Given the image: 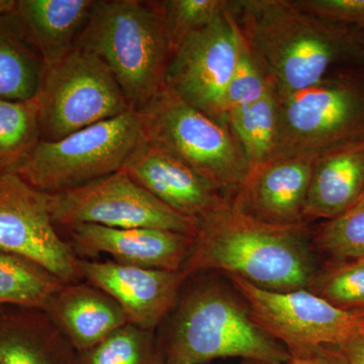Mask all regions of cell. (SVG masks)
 <instances>
[{
	"instance_id": "6da1fadb",
	"label": "cell",
	"mask_w": 364,
	"mask_h": 364,
	"mask_svg": "<svg viewBox=\"0 0 364 364\" xmlns=\"http://www.w3.org/2000/svg\"><path fill=\"white\" fill-rule=\"evenodd\" d=\"M308 223L279 226L258 221L231 200L198 221L186 279L220 270L273 291L309 289L318 277Z\"/></svg>"
},
{
	"instance_id": "7a4b0ae2",
	"label": "cell",
	"mask_w": 364,
	"mask_h": 364,
	"mask_svg": "<svg viewBox=\"0 0 364 364\" xmlns=\"http://www.w3.org/2000/svg\"><path fill=\"white\" fill-rule=\"evenodd\" d=\"M231 9L277 97L320 82L361 54V32L304 13L291 0H238Z\"/></svg>"
},
{
	"instance_id": "3957f363",
	"label": "cell",
	"mask_w": 364,
	"mask_h": 364,
	"mask_svg": "<svg viewBox=\"0 0 364 364\" xmlns=\"http://www.w3.org/2000/svg\"><path fill=\"white\" fill-rule=\"evenodd\" d=\"M75 47L109 67L131 111L142 112L166 87L173 52L158 1L95 0Z\"/></svg>"
},
{
	"instance_id": "277c9868",
	"label": "cell",
	"mask_w": 364,
	"mask_h": 364,
	"mask_svg": "<svg viewBox=\"0 0 364 364\" xmlns=\"http://www.w3.org/2000/svg\"><path fill=\"white\" fill-rule=\"evenodd\" d=\"M171 313L166 334L157 338L164 364L228 358L273 363L291 358L284 345L256 324L247 306L219 284L203 282L181 291Z\"/></svg>"
},
{
	"instance_id": "5b68a950",
	"label": "cell",
	"mask_w": 364,
	"mask_h": 364,
	"mask_svg": "<svg viewBox=\"0 0 364 364\" xmlns=\"http://www.w3.org/2000/svg\"><path fill=\"white\" fill-rule=\"evenodd\" d=\"M364 136V71L340 66L320 82L279 97L274 158L320 156Z\"/></svg>"
},
{
	"instance_id": "8992f818",
	"label": "cell",
	"mask_w": 364,
	"mask_h": 364,
	"mask_svg": "<svg viewBox=\"0 0 364 364\" xmlns=\"http://www.w3.org/2000/svg\"><path fill=\"white\" fill-rule=\"evenodd\" d=\"M139 114L146 142L181 159L232 200L250 166L227 126L167 87Z\"/></svg>"
},
{
	"instance_id": "52a82bcc",
	"label": "cell",
	"mask_w": 364,
	"mask_h": 364,
	"mask_svg": "<svg viewBox=\"0 0 364 364\" xmlns=\"http://www.w3.org/2000/svg\"><path fill=\"white\" fill-rule=\"evenodd\" d=\"M144 140L140 114L128 111L60 140L41 141L14 173L42 193H63L119 171Z\"/></svg>"
},
{
	"instance_id": "ba28073f",
	"label": "cell",
	"mask_w": 364,
	"mask_h": 364,
	"mask_svg": "<svg viewBox=\"0 0 364 364\" xmlns=\"http://www.w3.org/2000/svg\"><path fill=\"white\" fill-rule=\"evenodd\" d=\"M35 100L42 140L48 142L131 111L109 67L75 46L45 64Z\"/></svg>"
},
{
	"instance_id": "9c48e42d",
	"label": "cell",
	"mask_w": 364,
	"mask_h": 364,
	"mask_svg": "<svg viewBox=\"0 0 364 364\" xmlns=\"http://www.w3.org/2000/svg\"><path fill=\"white\" fill-rule=\"evenodd\" d=\"M256 324L291 356L336 347L363 333L364 312L344 310L309 289L273 291L229 275Z\"/></svg>"
},
{
	"instance_id": "30bf717a",
	"label": "cell",
	"mask_w": 364,
	"mask_h": 364,
	"mask_svg": "<svg viewBox=\"0 0 364 364\" xmlns=\"http://www.w3.org/2000/svg\"><path fill=\"white\" fill-rule=\"evenodd\" d=\"M47 196L56 226L91 224L116 229L152 228L191 236L198 233V221L160 202L123 170Z\"/></svg>"
},
{
	"instance_id": "8fae6325",
	"label": "cell",
	"mask_w": 364,
	"mask_h": 364,
	"mask_svg": "<svg viewBox=\"0 0 364 364\" xmlns=\"http://www.w3.org/2000/svg\"><path fill=\"white\" fill-rule=\"evenodd\" d=\"M240 42L241 30L229 1L210 25L189 35L177 48L165 85L186 104L228 127L225 100Z\"/></svg>"
},
{
	"instance_id": "7c38bea8",
	"label": "cell",
	"mask_w": 364,
	"mask_h": 364,
	"mask_svg": "<svg viewBox=\"0 0 364 364\" xmlns=\"http://www.w3.org/2000/svg\"><path fill=\"white\" fill-rule=\"evenodd\" d=\"M0 250L32 261L64 284L83 282L81 259L57 231L47 193L14 172L0 173Z\"/></svg>"
},
{
	"instance_id": "4fadbf2b",
	"label": "cell",
	"mask_w": 364,
	"mask_h": 364,
	"mask_svg": "<svg viewBox=\"0 0 364 364\" xmlns=\"http://www.w3.org/2000/svg\"><path fill=\"white\" fill-rule=\"evenodd\" d=\"M83 280L119 304L130 324L154 331L176 308L186 277L181 272L151 269L116 261L81 259Z\"/></svg>"
},
{
	"instance_id": "5bb4252c",
	"label": "cell",
	"mask_w": 364,
	"mask_h": 364,
	"mask_svg": "<svg viewBox=\"0 0 364 364\" xmlns=\"http://www.w3.org/2000/svg\"><path fill=\"white\" fill-rule=\"evenodd\" d=\"M318 156L274 158L249 170L232 203L258 221L293 226L305 221V207Z\"/></svg>"
},
{
	"instance_id": "9a60e30c",
	"label": "cell",
	"mask_w": 364,
	"mask_h": 364,
	"mask_svg": "<svg viewBox=\"0 0 364 364\" xmlns=\"http://www.w3.org/2000/svg\"><path fill=\"white\" fill-rule=\"evenodd\" d=\"M76 254H107L116 262L151 269L181 272L196 236L152 228L116 229L97 225L66 227Z\"/></svg>"
},
{
	"instance_id": "2e32d148",
	"label": "cell",
	"mask_w": 364,
	"mask_h": 364,
	"mask_svg": "<svg viewBox=\"0 0 364 364\" xmlns=\"http://www.w3.org/2000/svg\"><path fill=\"white\" fill-rule=\"evenodd\" d=\"M122 170L160 202L196 221L231 200L188 164L146 140Z\"/></svg>"
},
{
	"instance_id": "e0dca14e",
	"label": "cell",
	"mask_w": 364,
	"mask_h": 364,
	"mask_svg": "<svg viewBox=\"0 0 364 364\" xmlns=\"http://www.w3.org/2000/svg\"><path fill=\"white\" fill-rule=\"evenodd\" d=\"M44 311L78 352L87 350L128 323L119 304L85 280L64 284Z\"/></svg>"
},
{
	"instance_id": "ac0fdd59",
	"label": "cell",
	"mask_w": 364,
	"mask_h": 364,
	"mask_svg": "<svg viewBox=\"0 0 364 364\" xmlns=\"http://www.w3.org/2000/svg\"><path fill=\"white\" fill-rule=\"evenodd\" d=\"M0 364H80L79 352L42 309L0 306Z\"/></svg>"
},
{
	"instance_id": "d6986e66",
	"label": "cell",
	"mask_w": 364,
	"mask_h": 364,
	"mask_svg": "<svg viewBox=\"0 0 364 364\" xmlns=\"http://www.w3.org/2000/svg\"><path fill=\"white\" fill-rule=\"evenodd\" d=\"M364 191V136L318 156L305 207V221L336 219Z\"/></svg>"
},
{
	"instance_id": "ffe728a7",
	"label": "cell",
	"mask_w": 364,
	"mask_h": 364,
	"mask_svg": "<svg viewBox=\"0 0 364 364\" xmlns=\"http://www.w3.org/2000/svg\"><path fill=\"white\" fill-rule=\"evenodd\" d=\"M95 4V0H16L11 16L47 64L73 49Z\"/></svg>"
},
{
	"instance_id": "44dd1931",
	"label": "cell",
	"mask_w": 364,
	"mask_h": 364,
	"mask_svg": "<svg viewBox=\"0 0 364 364\" xmlns=\"http://www.w3.org/2000/svg\"><path fill=\"white\" fill-rule=\"evenodd\" d=\"M44 67V60L26 42L11 13L0 16V100H32Z\"/></svg>"
},
{
	"instance_id": "7402d4cb",
	"label": "cell",
	"mask_w": 364,
	"mask_h": 364,
	"mask_svg": "<svg viewBox=\"0 0 364 364\" xmlns=\"http://www.w3.org/2000/svg\"><path fill=\"white\" fill-rule=\"evenodd\" d=\"M227 124L250 168L272 160L279 136V97L274 85L257 102L228 112Z\"/></svg>"
},
{
	"instance_id": "603a6c76",
	"label": "cell",
	"mask_w": 364,
	"mask_h": 364,
	"mask_svg": "<svg viewBox=\"0 0 364 364\" xmlns=\"http://www.w3.org/2000/svg\"><path fill=\"white\" fill-rule=\"evenodd\" d=\"M63 284L32 261L0 250V306L44 310Z\"/></svg>"
},
{
	"instance_id": "cb8c5ba5",
	"label": "cell",
	"mask_w": 364,
	"mask_h": 364,
	"mask_svg": "<svg viewBox=\"0 0 364 364\" xmlns=\"http://www.w3.org/2000/svg\"><path fill=\"white\" fill-rule=\"evenodd\" d=\"M41 141L39 107L35 97L0 100V173L16 172Z\"/></svg>"
},
{
	"instance_id": "d4e9b609",
	"label": "cell",
	"mask_w": 364,
	"mask_h": 364,
	"mask_svg": "<svg viewBox=\"0 0 364 364\" xmlns=\"http://www.w3.org/2000/svg\"><path fill=\"white\" fill-rule=\"evenodd\" d=\"M80 364H160L154 331L130 323L117 328L104 340L79 352Z\"/></svg>"
},
{
	"instance_id": "484cf974",
	"label": "cell",
	"mask_w": 364,
	"mask_h": 364,
	"mask_svg": "<svg viewBox=\"0 0 364 364\" xmlns=\"http://www.w3.org/2000/svg\"><path fill=\"white\" fill-rule=\"evenodd\" d=\"M172 52L191 33L210 25L228 0H158Z\"/></svg>"
},
{
	"instance_id": "4316f807",
	"label": "cell",
	"mask_w": 364,
	"mask_h": 364,
	"mask_svg": "<svg viewBox=\"0 0 364 364\" xmlns=\"http://www.w3.org/2000/svg\"><path fill=\"white\" fill-rule=\"evenodd\" d=\"M313 242L320 250L338 260L364 257V207L348 210L318 227Z\"/></svg>"
},
{
	"instance_id": "83f0119b",
	"label": "cell",
	"mask_w": 364,
	"mask_h": 364,
	"mask_svg": "<svg viewBox=\"0 0 364 364\" xmlns=\"http://www.w3.org/2000/svg\"><path fill=\"white\" fill-rule=\"evenodd\" d=\"M273 85L262 64L241 32L238 61L225 100L228 112L257 102Z\"/></svg>"
},
{
	"instance_id": "f1b7e54d",
	"label": "cell",
	"mask_w": 364,
	"mask_h": 364,
	"mask_svg": "<svg viewBox=\"0 0 364 364\" xmlns=\"http://www.w3.org/2000/svg\"><path fill=\"white\" fill-rule=\"evenodd\" d=\"M311 289L344 310L364 306V258L318 275Z\"/></svg>"
},
{
	"instance_id": "f546056e",
	"label": "cell",
	"mask_w": 364,
	"mask_h": 364,
	"mask_svg": "<svg viewBox=\"0 0 364 364\" xmlns=\"http://www.w3.org/2000/svg\"><path fill=\"white\" fill-rule=\"evenodd\" d=\"M304 13L320 20L364 31V0H291Z\"/></svg>"
},
{
	"instance_id": "4dcf8cb0",
	"label": "cell",
	"mask_w": 364,
	"mask_h": 364,
	"mask_svg": "<svg viewBox=\"0 0 364 364\" xmlns=\"http://www.w3.org/2000/svg\"><path fill=\"white\" fill-rule=\"evenodd\" d=\"M243 364H343L337 352L331 347H322L310 353L301 356H291L282 363H259V361L244 360Z\"/></svg>"
},
{
	"instance_id": "1f68e13d",
	"label": "cell",
	"mask_w": 364,
	"mask_h": 364,
	"mask_svg": "<svg viewBox=\"0 0 364 364\" xmlns=\"http://www.w3.org/2000/svg\"><path fill=\"white\" fill-rule=\"evenodd\" d=\"M341 358L343 364H364V333L344 342L339 346L333 347Z\"/></svg>"
},
{
	"instance_id": "d6a6232c",
	"label": "cell",
	"mask_w": 364,
	"mask_h": 364,
	"mask_svg": "<svg viewBox=\"0 0 364 364\" xmlns=\"http://www.w3.org/2000/svg\"><path fill=\"white\" fill-rule=\"evenodd\" d=\"M16 6V0H0V16L11 14Z\"/></svg>"
},
{
	"instance_id": "836d02e7",
	"label": "cell",
	"mask_w": 364,
	"mask_h": 364,
	"mask_svg": "<svg viewBox=\"0 0 364 364\" xmlns=\"http://www.w3.org/2000/svg\"><path fill=\"white\" fill-rule=\"evenodd\" d=\"M364 207V191H363V193H361V196H359V198L358 200V202L354 203L353 207L350 208V210H354V208H363Z\"/></svg>"
},
{
	"instance_id": "e575fe53",
	"label": "cell",
	"mask_w": 364,
	"mask_h": 364,
	"mask_svg": "<svg viewBox=\"0 0 364 364\" xmlns=\"http://www.w3.org/2000/svg\"><path fill=\"white\" fill-rule=\"evenodd\" d=\"M361 54H363V61L364 62V31L361 32Z\"/></svg>"
},
{
	"instance_id": "d590c367",
	"label": "cell",
	"mask_w": 364,
	"mask_h": 364,
	"mask_svg": "<svg viewBox=\"0 0 364 364\" xmlns=\"http://www.w3.org/2000/svg\"><path fill=\"white\" fill-rule=\"evenodd\" d=\"M363 333H364V318H363Z\"/></svg>"
},
{
	"instance_id": "8d00e7d4",
	"label": "cell",
	"mask_w": 364,
	"mask_h": 364,
	"mask_svg": "<svg viewBox=\"0 0 364 364\" xmlns=\"http://www.w3.org/2000/svg\"><path fill=\"white\" fill-rule=\"evenodd\" d=\"M160 364H164V363H160Z\"/></svg>"
},
{
	"instance_id": "74e56055",
	"label": "cell",
	"mask_w": 364,
	"mask_h": 364,
	"mask_svg": "<svg viewBox=\"0 0 364 364\" xmlns=\"http://www.w3.org/2000/svg\"><path fill=\"white\" fill-rule=\"evenodd\" d=\"M363 258H364V257H363ZM360 259H361V258H360Z\"/></svg>"
}]
</instances>
